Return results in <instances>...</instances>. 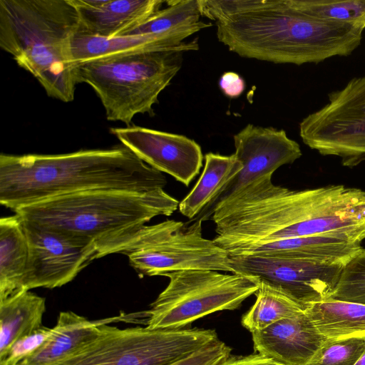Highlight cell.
Here are the masks:
<instances>
[{
	"instance_id": "6da1fadb",
	"label": "cell",
	"mask_w": 365,
	"mask_h": 365,
	"mask_svg": "<svg viewBox=\"0 0 365 365\" xmlns=\"http://www.w3.org/2000/svg\"><path fill=\"white\" fill-rule=\"evenodd\" d=\"M217 37L241 57L274 63H318L347 56L360 44L365 26L318 19L294 0H199Z\"/></svg>"
},
{
	"instance_id": "7a4b0ae2",
	"label": "cell",
	"mask_w": 365,
	"mask_h": 365,
	"mask_svg": "<svg viewBox=\"0 0 365 365\" xmlns=\"http://www.w3.org/2000/svg\"><path fill=\"white\" fill-rule=\"evenodd\" d=\"M166 183L162 173L122 144L65 154L0 155V203L13 211L73 192H149Z\"/></svg>"
},
{
	"instance_id": "3957f363",
	"label": "cell",
	"mask_w": 365,
	"mask_h": 365,
	"mask_svg": "<svg viewBox=\"0 0 365 365\" xmlns=\"http://www.w3.org/2000/svg\"><path fill=\"white\" fill-rule=\"evenodd\" d=\"M80 18L70 0H0V47L49 97L74 99L72 41Z\"/></svg>"
},
{
	"instance_id": "277c9868",
	"label": "cell",
	"mask_w": 365,
	"mask_h": 365,
	"mask_svg": "<svg viewBox=\"0 0 365 365\" xmlns=\"http://www.w3.org/2000/svg\"><path fill=\"white\" fill-rule=\"evenodd\" d=\"M179 201L164 189L95 190L66 194L14 210L23 220L93 240L98 259L111 254L156 216H170Z\"/></svg>"
},
{
	"instance_id": "5b68a950",
	"label": "cell",
	"mask_w": 365,
	"mask_h": 365,
	"mask_svg": "<svg viewBox=\"0 0 365 365\" xmlns=\"http://www.w3.org/2000/svg\"><path fill=\"white\" fill-rule=\"evenodd\" d=\"M182 52L141 50L76 63L78 83L100 98L109 121L130 126L137 114L154 115L160 93L180 71Z\"/></svg>"
},
{
	"instance_id": "8992f818",
	"label": "cell",
	"mask_w": 365,
	"mask_h": 365,
	"mask_svg": "<svg viewBox=\"0 0 365 365\" xmlns=\"http://www.w3.org/2000/svg\"><path fill=\"white\" fill-rule=\"evenodd\" d=\"M166 288L140 312L148 328L179 329L207 314L239 308L259 288V280L247 275L210 269L167 273Z\"/></svg>"
},
{
	"instance_id": "52a82bcc",
	"label": "cell",
	"mask_w": 365,
	"mask_h": 365,
	"mask_svg": "<svg viewBox=\"0 0 365 365\" xmlns=\"http://www.w3.org/2000/svg\"><path fill=\"white\" fill-rule=\"evenodd\" d=\"M106 323L98 334L48 365H169L217 339L204 329H120Z\"/></svg>"
},
{
	"instance_id": "ba28073f",
	"label": "cell",
	"mask_w": 365,
	"mask_h": 365,
	"mask_svg": "<svg viewBox=\"0 0 365 365\" xmlns=\"http://www.w3.org/2000/svg\"><path fill=\"white\" fill-rule=\"evenodd\" d=\"M200 218L187 225L168 220L144 225L117 248L140 276H164L187 269L232 273L228 252L202 235Z\"/></svg>"
},
{
	"instance_id": "9c48e42d",
	"label": "cell",
	"mask_w": 365,
	"mask_h": 365,
	"mask_svg": "<svg viewBox=\"0 0 365 365\" xmlns=\"http://www.w3.org/2000/svg\"><path fill=\"white\" fill-rule=\"evenodd\" d=\"M303 143L343 166L365 163V74L328 93V102L299 123Z\"/></svg>"
},
{
	"instance_id": "30bf717a",
	"label": "cell",
	"mask_w": 365,
	"mask_h": 365,
	"mask_svg": "<svg viewBox=\"0 0 365 365\" xmlns=\"http://www.w3.org/2000/svg\"><path fill=\"white\" fill-rule=\"evenodd\" d=\"M23 222L29 245L24 290L60 287L98 259L96 245L91 240L24 220Z\"/></svg>"
},
{
	"instance_id": "8fae6325",
	"label": "cell",
	"mask_w": 365,
	"mask_h": 365,
	"mask_svg": "<svg viewBox=\"0 0 365 365\" xmlns=\"http://www.w3.org/2000/svg\"><path fill=\"white\" fill-rule=\"evenodd\" d=\"M232 273L255 277L301 305L329 299L334 291L344 265L297 259L252 255L230 256Z\"/></svg>"
},
{
	"instance_id": "7c38bea8",
	"label": "cell",
	"mask_w": 365,
	"mask_h": 365,
	"mask_svg": "<svg viewBox=\"0 0 365 365\" xmlns=\"http://www.w3.org/2000/svg\"><path fill=\"white\" fill-rule=\"evenodd\" d=\"M110 132L146 164L185 186L202 166L200 146L185 135L136 125L112 128Z\"/></svg>"
},
{
	"instance_id": "4fadbf2b",
	"label": "cell",
	"mask_w": 365,
	"mask_h": 365,
	"mask_svg": "<svg viewBox=\"0 0 365 365\" xmlns=\"http://www.w3.org/2000/svg\"><path fill=\"white\" fill-rule=\"evenodd\" d=\"M234 154L242 169L215 204L255 179L273 175L279 168L293 163L302 155L299 145L284 130L252 124L234 135Z\"/></svg>"
},
{
	"instance_id": "5bb4252c",
	"label": "cell",
	"mask_w": 365,
	"mask_h": 365,
	"mask_svg": "<svg viewBox=\"0 0 365 365\" xmlns=\"http://www.w3.org/2000/svg\"><path fill=\"white\" fill-rule=\"evenodd\" d=\"M252 336L255 351L280 365H307L327 341L304 311Z\"/></svg>"
},
{
	"instance_id": "9a60e30c",
	"label": "cell",
	"mask_w": 365,
	"mask_h": 365,
	"mask_svg": "<svg viewBox=\"0 0 365 365\" xmlns=\"http://www.w3.org/2000/svg\"><path fill=\"white\" fill-rule=\"evenodd\" d=\"M365 251L361 244L330 235L309 236L242 245L230 256L252 255L345 266Z\"/></svg>"
},
{
	"instance_id": "2e32d148",
	"label": "cell",
	"mask_w": 365,
	"mask_h": 365,
	"mask_svg": "<svg viewBox=\"0 0 365 365\" xmlns=\"http://www.w3.org/2000/svg\"><path fill=\"white\" fill-rule=\"evenodd\" d=\"M71 1V0H70ZM161 0H104L94 8L76 7L80 18L78 32L103 38L123 35L160 10Z\"/></svg>"
},
{
	"instance_id": "e0dca14e",
	"label": "cell",
	"mask_w": 365,
	"mask_h": 365,
	"mask_svg": "<svg viewBox=\"0 0 365 365\" xmlns=\"http://www.w3.org/2000/svg\"><path fill=\"white\" fill-rule=\"evenodd\" d=\"M187 33L143 34L103 38L77 32L72 41L76 63L116 53L141 50L185 52L198 49L197 40L185 41Z\"/></svg>"
},
{
	"instance_id": "ac0fdd59",
	"label": "cell",
	"mask_w": 365,
	"mask_h": 365,
	"mask_svg": "<svg viewBox=\"0 0 365 365\" xmlns=\"http://www.w3.org/2000/svg\"><path fill=\"white\" fill-rule=\"evenodd\" d=\"M123 315L91 321L71 311L60 312L48 339L16 365H48L55 363L96 336L101 325L124 319Z\"/></svg>"
},
{
	"instance_id": "d6986e66",
	"label": "cell",
	"mask_w": 365,
	"mask_h": 365,
	"mask_svg": "<svg viewBox=\"0 0 365 365\" xmlns=\"http://www.w3.org/2000/svg\"><path fill=\"white\" fill-rule=\"evenodd\" d=\"M242 169L235 154L205 155L202 173L191 191L180 202V212L192 219L205 210H211L219 197Z\"/></svg>"
},
{
	"instance_id": "ffe728a7",
	"label": "cell",
	"mask_w": 365,
	"mask_h": 365,
	"mask_svg": "<svg viewBox=\"0 0 365 365\" xmlns=\"http://www.w3.org/2000/svg\"><path fill=\"white\" fill-rule=\"evenodd\" d=\"M29 245L22 219L16 214L0 219V300L23 289Z\"/></svg>"
},
{
	"instance_id": "44dd1931",
	"label": "cell",
	"mask_w": 365,
	"mask_h": 365,
	"mask_svg": "<svg viewBox=\"0 0 365 365\" xmlns=\"http://www.w3.org/2000/svg\"><path fill=\"white\" fill-rule=\"evenodd\" d=\"M46 299L29 290L0 300V358L19 339L43 327Z\"/></svg>"
},
{
	"instance_id": "7402d4cb",
	"label": "cell",
	"mask_w": 365,
	"mask_h": 365,
	"mask_svg": "<svg viewBox=\"0 0 365 365\" xmlns=\"http://www.w3.org/2000/svg\"><path fill=\"white\" fill-rule=\"evenodd\" d=\"M327 340L365 337V304L329 298L304 309Z\"/></svg>"
},
{
	"instance_id": "603a6c76",
	"label": "cell",
	"mask_w": 365,
	"mask_h": 365,
	"mask_svg": "<svg viewBox=\"0 0 365 365\" xmlns=\"http://www.w3.org/2000/svg\"><path fill=\"white\" fill-rule=\"evenodd\" d=\"M165 3V8L122 36L170 33L192 35L212 26V24L200 21L202 14L199 0H173Z\"/></svg>"
},
{
	"instance_id": "cb8c5ba5",
	"label": "cell",
	"mask_w": 365,
	"mask_h": 365,
	"mask_svg": "<svg viewBox=\"0 0 365 365\" xmlns=\"http://www.w3.org/2000/svg\"><path fill=\"white\" fill-rule=\"evenodd\" d=\"M255 294V304L242 318V326L251 333L304 311L301 305L281 291L264 282L259 283Z\"/></svg>"
},
{
	"instance_id": "d4e9b609",
	"label": "cell",
	"mask_w": 365,
	"mask_h": 365,
	"mask_svg": "<svg viewBox=\"0 0 365 365\" xmlns=\"http://www.w3.org/2000/svg\"><path fill=\"white\" fill-rule=\"evenodd\" d=\"M297 7L318 19L365 26V0H294Z\"/></svg>"
},
{
	"instance_id": "484cf974",
	"label": "cell",
	"mask_w": 365,
	"mask_h": 365,
	"mask_svg": "<svg viewBox=\"0 0 365 365\" xmlns=\"http://www.w3.org/2000/svg\"><path fill=\"white\" fill-rule=\"evenodd\" d=\"M365 349V337L327 340L307 365H354Z\"/></svg>"
},
{
	"instance_id": "4316f807",
	"label": "cell",
	"mask_w": 365,
	"mask_h": 365,
	"mask_svg": "<svg viewBox=\"0 0 365 365\" xmlns=\"http://www.w3.org/2000/svg\"><path fill=\"white\" fill-rule=\"evenodd\" d=\"M329 298L365 304V251L344 266Z\"/></svg>"
},
{
	"instance_id": "83f0119b",
	"label": "cell",
	"mask_w": 365,
	"mask_h": 365,
	"mask_svg": "<svg viewBox=\"0 0 365 365\" xmlns=\"http://www.w3.org/2000/svg\"><path fill=\"white\" fill-rule=\"evenodd\" d=\"M52 328L44 326L17 340L7 353L0 358V365H16L23 359L38 350L51 336Z\"/></svg>"
},
{
	"instance_id": "f1b7e54d",
	"label": "cell",
	"mask_w": 365,
	"mask_h": 365,
	"mask_svg": "<svg viewBox=\"0 0 365 365\" xmlns=\"http://www.w3.org/2000/svg\"><path fill=\"white\" fill-rule=\"evenodd\" d=\"M232 349L219 339L169 365H218L231 355Z\"/></svg>"
},
{
	"instance_id": "f546056e",
	"label": "cell",
	"mask_w": 365,
	"mask_h": 365,
	"mask_svg": "<svg viewBox=\"0 0 365 365\" xmlns=\"http://www.w3.org/2000/svg\"><path fill=\"white\" fill-rule=\"evenodd\" d=\"M219 86L226 96L235 98L239 97L244 92L245 82L238 73L228 71L220 76Z\"/></svg>"
},
{
	"instance_id": "4dcf8cb0",
	"label": "cell",
	"mask_w": 365,
	"mask_h": 365,
	"mask_svg": "<svg viewBox=\"0 0 365 365\" xmlns=\"http://www.w3.org/2000/svg\"><path fill=\"white\" fill-rule=\"evenodd\" d=\"M218 365H280L257 353L247 356H230Z\"/></svg>"
},
{
	"instance_id": "1f68e13d",
	"label": "cell",
	"mask_w": 365,
	"mask_h": 365,
	"mask_svg": "<svg viewBox=\"0 0 365 365\" xmlns=\"http://www.w3.org/2000/svg\"><path fill=\"white\" fill-rule=\"evenodd\" d=\"M354 365H365V349Z\"/></svg>"
}]
</instances>
